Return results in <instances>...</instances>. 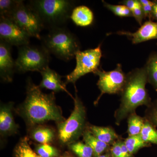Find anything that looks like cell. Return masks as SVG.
I'll return each mask as SVG.
<instances>
[{"instance_id": "cell-35", "label": "cell", "mask_w": 157, "mask_h": 157, "mask_svg": "<svg viewBox=\"0 0 157 157\" xmlns=\"http://www.w3.org/2000/svg\"><path fill=\"white\" fill-rule=\"evenodd\" d=\"M98 157H110L109 155L107 154L102 155H100V156Z\"/></svg>"}, {"instance_id": "cell-20", "label": "cell", "mask_w": 157, "mask_h": 157, "mask_svg": "<svg viewBox=\"0 0 157 157\" xmlns=\"http://www.w3.org/2000/svg\"><path fill=\"white\" fill-rule=\"evenodd\" d=\"M14 157H41L31 148L27 137L21 139L14 151Z\"/></svg>"}, {"instance_id": "cell-34", "label": "cell", "mask_w": 157, "mask_h": 157, "mask_svg": "<svg viewBox=\"0 0 157 157\" xmlns=\"http://www.w3.org/2000/svg\"><path fill=\"white\" fill-rule=\"evenodd\" d=\"M152 121L157 126V108L154 109L151 114Z\"/></svg>"}, {"instance_id": "cell-15", "label": "cell", "mask_w": 157, "mask_h": 157, "mask_svg": "<svg viewBox=\"0 0 157 157\" xmlns=\"http://www.w3.org/2000/svg\"><path fill=\"white\" fill-rule=\"evenodd\" d=\"M70 19L76 25L87 27L90 25L94 21V13L86 6H77L73 9L70 16Z\"/></svg>"}, {"instance_id": "cell-17", "label": "cell", "mask_w": 157, "mask_h": 157, "mask_svg": "<svg viewBox=\"0 0 157 157\" xmlns=\"http://www.w3.org/2000/svg\"><path fill=\"white\" fill-rule=\"evenodd\" d=\"M82 136L85 143L92 149L95 157H98L103 155L109 147V145L98 139L89 130H85Z\"/></svg>"}, {"instance_id": "cell-5", "label": "cell", "mask_w": 157, "mask_h": 157, "mask_svg": "<svg viewBox=\"0 0 157 157\" xmlns=\"http://www.w3.org/2000/svg\"><path fill=\"white\" fill-rule=\"evenodd\" d=\"M74 101V109L71 115L64 121L57 124L59 139L63 145L76 142L85 131V107L76 93Z\"/></svg>"}, {"instance_id": "cell-14", "label": "cell", "mask_w": 157, "mask_h": 157, "mask_svg": "<svg viewBox=\"0 0 157 157\" xmlns=\"http://www.w3.org/2000/svg\"><path fill=\"white\" fill-rule=\"evenodd\" d=\"M13 104H2L0 109V132L2 136H8L18 132V125L15 123L12 114Z\"/></svg>"}, {"instance_id": "cell-19", "label": "cell", "mask_w": 157, "mask_h": 157, "mask_svg": "<svg viewBox=\"0 0 157 157\" xmlns=\"http://www.w3.org/2000/svg\"><path fill=\"white\" fill-rule=\"evenodd\" d=\"M144 67L147 73L148 82L157 92V53L150 56Z\"/></svg>"}, {"instance_id": "cell-11", "label": "cell", "mask_w": 157, "mask_h": 157, "mask_svg": "<svg viewBox=\"0 0 157 157\" xmlns=\"http://www.w3.org/2000/svg\"><path fill=\"white\" fill-rule=\"evenodd\" d=\"M11 45L0 39V76L3 82H11L15 70V61L11 54Z\"/></svg>"}, {"instance_id": "cell-25", "label": "cell", "mask_w": 157, "mask_h": 157, "mask_svg": "<svg viewBox=\"0 0 157 157\" xmlns=\"http://www.w3.org/2000/svg\"><path fill=\"white\" fill-rule=\"evenodd\" d=\"M21 0H1L0 17L9 18Z\"/></svg>"}, {"instance_id": "cell-22", "label": "cell", "mask_w": 157, "mask_h": 157, "mask_svg": "<svg viewBox=\"0 0 157 157\" xmlns=\"http://www.w3.org/2000/svg\"><path fill=\"white\" fill-rule=\"evenodd\" d=\"M131 155L135 153L140 149L148 146L149 144L144 142L140 135L129 136L124 141Z\"/></svg>"}, {"instance_id": "cell-13", "label": "cell", "mask_w": 157, "mask_h": 157, "mask_svg": "<svg viewBox=\"0 0 157 157\" xmlns=\"http://www.w3.org/2000/svg\"><path fill=\"white\" fill-rule=\"evenodd\" d=\"M40 73L42 76V81L39 86L40 88L46 89L54 92L65 91L70 95L66 88L67 84L62 81V76L49 68V66Z\"/></svg>"}, {"instance_id": "cell-2", "label": "cell", "mask_w": 157, "mask_h": 157, "mask_svg": "<svg viewBox=\"0 0 157 157\" xmlns=\"http://www.w3.org/2000/svg\"><path fill=\"white\" fill-rule=\"evenodd\" d=\"M147 82L144 67L136 68L127 74L125 84L121 92L120 105L114 115L117 124H119L124 119L135 113L137 107L149 104L150 99L146 88Z\"/></svg>"}, {"instance_id": "cell-12", "label": "cell", "mask_w": 157, "mask_h": 157, "mask_svg": "<svg viewBox=\"0 0 157 157\" xmlns=\"http://www.w3.org/2000/svg\"><path fill=\"white\" fill-rule=\"evenodd\" d=\"M116 34L128 37L134 44L157 39V21H147L140 26L135 33L119 31Z\"/></svg>"}, {"instance_id": "cell-28", "label": "cell", "mask_w": 157, "mask_h": 157, "mask_svg": "<svg viewBox=\"0 0 157 157\" xmlns=\"http://www.w3.org/2000/svg\"><path fill=\"white\" fill-rule=\"evenodd\" d=\"M139 1L142 6L145 19L147 18L149 20H151L153 2L149 0H139Z\"/></svg>"}, {"instance_id": "cell-24", "label": "cell", "mask_w": 157, "mask_h": 157, "mask_svg": "<svg viewBox=\"0 0 157 157\" xmlns=\"http://www.w3.org/2000/svg\"><path fill=\"white\" fill-rule=\"evenodd\" d=\"M141 138L147 143L157 145V131L148 121H145L140 133Z\"/></svg>"}, {"instance_id": "cell-29", "label": "cell", "mask_w": 157, "mask_h": 157, "mask_svg": "<svg viewBox=\"0 0 157 157\" xmlns=\"http://www.w3.org/2000/svg\"><path fill=\"white\" fill-rule=\"evenodd\" d=\"M132 11L133 17H135L137 23L140 26L142 25V21L144 19H145V17H144V13L143 9L141 5L135 8Z\"/></svg>"}, {"instance_id": "cell-10", "label": "cell", "mask_w": 157, "mask_h": 157, "mask_svg": "<svg viewBox=\"0 0 157 157\" xmlns=\"http://www.w3.org/2000/svg\"><path fill=\"white\" fill-rule=\"evenodd\" d=\"M30 37L14 21L6 17H0V39L11 46L19 47L28 45Z\"/></svg>"}, {"instance_id": "cell-32", "label": "cell", "mask_w": 157, "mask_h": 157, "mask_svg": "<svg viewBox=\"0 0 157 157\" xmlns=\"http://www.w3.org/2000/svg\"><path fill=\"white\" fill-rule=\"evenodd\" d=\"M121 148L123 157H132V155L129 152L124 142H122V141H121Z\"/></svg>"}, {"instance_id": "cell-26", "label": "cell", "mask_w": 157, "mask_h": 157, "mask_svg": "<svg viewBox=\"0 0 157 157\" xmlns=\"http://www.w3.org/2000/svg\"><path fill=\"white\" fill-rule=\"evenodd\" d=\"M104 7L116 16L120 17H133L132 11L124 5H114L102 1Z\"/></svg>"}, {"instance_id": "cell-23", "label": "cell", "mask_w": 157, "mask_h": 157, "mask_svg": "<svg viewBox=\"0 0 157 157\" xmlns=\"http://www.w3.org/2000/svg\"><path fill=\"white\" fill-rule=\"evenodd\" d=\"M69 148L78 157H93L94 151L86 143L77 141L69 145Z\"/></svg>"}, {"instance_id": "cell-36", "label": "cell", "mask_w": 157, "mask_h": 157, "mask_svg": "<svg viewBox=\"0 0 157 157\" xmlns=\"http://www.w3.org/2000/svg\"><path fill=\"white\" fill-rule=\"evenodd\" d=\"M70 157V156H65V157Z\"/></svg>"}, {"instance_id": "cell-21", "label": "cell", "mask_w": 157, "mask_h": 157, "mask_svg": "<svg viewBox=\"0 0 157 157\" xmlns=\"http://www.w3.org/2000/svg\"><path fill=\"white\" fill-rule=\"evenodd\" d=\"M144 122L143 118L135 113L130 114L128 119V133L129 136L140 135Z\"/></svg>"}, {"instance_id": "cell-18", "label": "cell", "mask_w": 157, "mask_h": 157, "mask_svg": "<svg viewBox=\"0 0 157 157\" xmlns=\"http://www.w3.org/2000/svg\"><path fill=\"white\" fill-rule=\"evenodd\" d=\"M31 137L40 144H49L52 142L55 134L52 129L44 126H38L34 128L30 133Z\"/></svg>"}, {"instance_id": "cell-7", "label": "cell", "mask_w": 157, "mask_h": 157, "mask_svg": "<svg viewBox=\"0 0 157 157\" xmlns=\"http://www.w3.org/2000/svg\"><path fill=\"white\" fill-rule=\"evenodd\" d=\"M102 56L101 44L94 48L89 49L76 53V66L70 74L66 76V84H75L76 81L88 73H94L99 69Z\"/></svg>"}, {"instance_id": "cell-27", "label": "cell", "mask_w": 157, "mask_h": 157, "mask_svg": "<svg viewBox=\"0 0 157 157\" xmlns=\"http://www.w3.org/2000/svg\"><path fill=\"white\" fill-rule=\"evenodd\" d=\"M35 151L41 157H58L59 155L58 150L49 144H38Z\"/></svg>"}, {"instance_id": "cell-4", "label": "cell", "mask_w": 157, "mask_h": 157, "mask_svg": "<svg viewBox=\"0 0 157 157\" xmlns=\"http://www.w3.org/2000/svg\"><path fill=\"white\" fill-rule=\"evenodd\" d=\"M41 41L42 46L50 54L65 61L75 57L80 51V43L77 37L66 27L49 30L47 35L41 37Z\"/></svg>"}, {"instance_id": "cell-8", "label": "cell", "mask_w": 157, "mask_h": 157, "mask_svg": "<svg viewBox=\"0 0 157 157\" xmlns=\"http://www.w3.org/2000/svg\"><path fill=\"white\" fill-rule=\"evenodd\" d=\"M9 19L12 20L30 37L41 40L40 33L44 29L36 13L28 5L21 1Z\"/></svg>"}, {"instance_id": "cell-16", "label": "cell", "mask_w": 157, "mask_h": 157, "mask_svg": "<svg viewBox=\"0 0 157 157\" xmlns=\"http://www.w3.org/2000/svg\"><path fill=\"white\" fill-rule=\"evenodd\" d=\"M89 130L98 139L108 145L113 144L118 138L114 130L109 127L91 125Z\"/></svg>"}, {"instance_id": "cell-6", "label": "cell", "mask_w": 157, "mask_h": 157, "mask_svg": "<svg viewBox=\"0 0 157 157\" xmlns=\"http://www.w3.org/2000/svg\"><path fill=\"white\" fill-rule=\"evenodd\" d=\"M50 53L41 45H28L18 47V56L15 61V70L20 73L29 71L39 73L48 66Z\"/></svg>"}, {"instance_id": "cell-30", "label": "cell", "mask_w": 157, "mask_h": 157, "mask_svg": "<svg viewBox=\"0 0 157 157\" xmlns=\"http://www.w3.org/2000/svg\"><path fill=\"white\" fill-rule=\"evenodd\" d=\"M110 151L112 157H123L121 148V141H115L113 144Z\"/></svg>"}, {"instance_id": "cell-3", "label": "cell", "mask_w": 157, "mask_h": 157, "mask_svg": "<svg viewBox=\"0 0 157 157\" xmlns=\"http://www.w3.org/2000/svg\"><path fill=\"white\" fill-rule=\"evenodd\" d=\"M76 2L71 0H32L28 5L39 16L44 29L49 31L65 27Z\"/></svg>"}, {"instance_id": "cell-1", "label": "cell", "mask_w": 157, "mask_h": 157, "mask_svg": "<svg viewBox=\"0 0 157 157\" xmlns=\"http://www.w3.org/2000/svg\"><path fill=\"white\" fill-rule=\"evenodd\" d=\"M19 111L29 126L49 121L58 124L66 120L61 109L56 104L54 92H42L30 78L28 79L26 97Z\"/></svg>"}, {"instance_id": "cell-9", "label": "cell", "mask_w": 157, "mask_h": 157, "mask_svg": "<svg viewBox=\"0 0 157 157\" xmlns=\"http://www.w3.org/2000/svg\"><path fill=\"white\" fill-rule=\"evenodd\" d=\"M94 73L99 76L97 85L101 92V97L105 94H113L121 92L126 81L127 75L124 73L120 64H118L114 70L106 71L98 69Z\"/></svg>"}, {"instance_id": "cell-33", "label": "cell", "mask_w": 157, "mask_h": 157, "mask_svg": "<svg viewBox=\"0 0 157 157\" xmlns=\"http://www.w3.org/2000/svg\"><path fill=\"white\" fill-rule=\"evenodd\" d=\"M153 6L151 20L157 21V0L153 1Z\"/></svg>"}, {"instance_id": "cell-31", "label": "cell", "mask_w": 157, "mask_h": 157, "mask_svg": "<svg viewBox=\"0 0 157 157\" xmlns=\"http://www.w3.org/2000/svg\"><path fill=\"white\" fill-rule=\"evenodd\" d=\"M119 3L126 6L131 11L141 5L139 0H124L120 2Z\"/></svg>"}]
</instances>
